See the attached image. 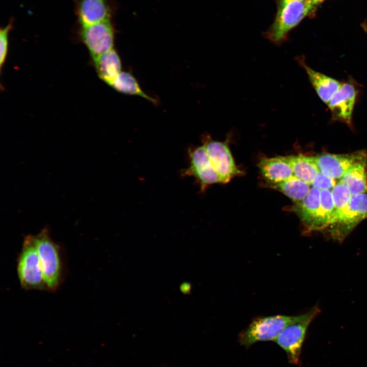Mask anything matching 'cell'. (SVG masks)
Wrapping results in <instances>:
<instances>
[{"instance_id":"6da1fadb","label":"cell","mask_w":367,"mask_h":367,"mask_svg":"<svg viewBox=\"0 0 367 367\" xmlns=\"http://www.w3.org/2000/svg\"><path fill=\"white\" fill-rule=\"evenodd\" d=\"M310 0H296L277 6L274 21L265 33L273 43L280 45L287 40L289 32L314 8Z\"/></svg>"},{"instance_id":"7a4b0ae2","label":"cell","mask_w":367,"mask_h":367,"mask_svg":"<svg viewBox=\"0 0 367 367\" xmlns=\"http://www.w3.org/2000/svg\"><path fill=\"white\" fill-rule=\"evenodd\" d=\"M33 237L46 287L49 290L55 291L60 285L63 277L60 248L51 240L46 228L37 234L33 235Z\"/></svg>"},{"instance_id":"3957f363","label":"cell","mask_w":367,"mask_h":367,"mask_svg":"<svg viewBox=\"0 0 367 367\" xmlns=\"http://www.w3.org/2000/svg\"><path fill=\"white\" fill-rule=\"evenodd\" d=\"M299 316L275 315L256 318L240 332L239 342L241 345L248 348L258 342L275 341L280 333L296 321Z\"/></svg>"},{"instance_id":"277c9868","label":"cell","mask_w":367,"mask_h":367,"mask_svg":"<svg viewBox=\"0 0 367 367\" xmlns=\"http://www.w3.org/2000/svg\"><path fill=\"white\" fill-rule=\"evenodd\" d=\"M319 312L320 309L316 306L300 314L298 319L286 326L275 340L286 353L290 363L295 365L300 363L302 347L307 328Z\"/></svg>"},{"instance_id":"5b68a950","label":"cell","mask_w":367,"mask_h":367,"mask_svg":"<svg viewBox=\"0 0 367 367\" xmlns=\"http://www.w3.org/2000/svg\"><path fill=\"white\" fill-rule=\"evenodd\" d=\"M17 271L20 284L24 289H47L33 235L26 236L24 239Z\"/></svg>"},{"instance_id":"8992f818","label":"cell","mask_w":367,"mask_h":367,"mask_svg":"<svg viewBox=\"0 0 367 367\" xmlns=\"http://www.w3.org/2000/svg\"><path fill=\"white\" fill-rule=\"evenodd\" d=\"M79 34L93 60L113 48L114 31L111 19L80 27Z\"/></svg>"},{"instance_id":"52a82bcc","label":"cell","mask_w":367,"mask_h":367,"mask_svg":"<svg viewBox=\"0 0 367 367\" xmlns=\"http://www.w3.org/2000/svg\"><path fill=\"white\" fill-rule=\"evenodd\" d=\"M312 156L320 171L335 180L340 179L354 166L367 164V152L365 151L343 154L322 153Z\"/></svg>"},{"instance_id":"ba28073f","label":"cell","mask_w":367,"mask_h":367,"mask_svg":"<svg viewBox=\"0 0 367 367\" xmlns=\"http://www.w3.org/2000/svg\"><path fill=\"white\" fill-rule=\"evenodd\" d=\"M205 147L212 163L216 170L221 183H227L242 171L236 166L227 144L213 140L209 136H204Z\"/></svg>"},{"instance_id":"9c48e42d","label":"cell","mask_w":367,"mask_h":367,"mask_svg":"<svg viewBox=\"0 0 367 367\" xmlns=\"http://www.w3.org/2000/svg\"><path fill=\"white\" fill-rule=\"evenodd\" d=\"M190 165L181 172L183 176H193L199 183L202 191L211 185L220 182L205 147L202 145L188 150Z\"/></svg>"},{"instance_id":"30bf717a","label":"cell","mask_w":367,"mask_h":367,"mask_svg":"<svg viewBox=\"0 0 367 367\" xmlns=\"http://www.w3.org/2000/svg\"><path fill=\"white\" fill-rule=\"evenodd\" d=\"M365 218H367V194L353 195L342 219L330 232L333 238L342 240Z\"/></svg>"},{"instance_id":"8fae6325","label":"cell","mask_w":367,"mask_h":367,"mask_svg":"<svg viewBox=\"0 0 367 367\" xmlns=\"http://www.w3.org/2000/svg\"><path fill=\"white\" fill-rule=\"evenodd\" d=\"M357 91L355 86L350 83L342 84L332 96L328 103L332 119L352 126V114Z\"/></svg>"},{"instance_id":"7c38bea8","label":"cell","mask_w":367,"mask_h":367,"mask_svg":"<svg viewBox=\"0 0 367 367\" xmlns=\"http://www.w3.org/2000/svg\"><path fill=\"white\" fill-rule=\"evenodd\" d=\"M75 12L80 27L111 19L110 0H75Z\"/></svg>"},{"instance_id":"4fadbf2b","label":"cell","mask_w":367,"mask_h":367,"mask_svg":"<svg viewBox=\"0 0 367 367\" xmlns=\"http://www.w3.org/2000/svg\"><path fill=\"white\" fill-rule=\"evenodd\" d=\"M296 59L306 72L310 83L320 99L327 104L342 84L333 78L312 69L305 62L304 56H298Z\"/></svg>"},{"instance_id":"5bb4252c","label":"cell","mask_w":367,"mask_h":367,"mask_svg":"<svg viewBox=\"0 0 367 367\" xmlns=\"http://www.w3.org/2000/svg\"><path fill=\"white\" fill-rule=\"evenodd\" d=\"M320 204V190L312 187L302 201L295 203L292 211L309 230H313Z\"/></svg>"},{"instance_id":"9a60e30c","label":"cell","mask_w":367,"mask_h":367,"mask_svg":"<svg viewBox=\"0 0 367 367\" xmlns=\"http://www.w3.org/2000/svg\"><path fill=\"white\" fill-rule=\"evenodd\" d=\"M258 166L270 184L280 182L294 175L291 166L281 156L262 159Z\"/></svg>"},{"instance_id":"2e32d148","label":"cell","mask_w":367,"mask_h":367,"mask_svg":"<svg viewBox=\"0 0 367 367\" xmlns=\"http://www.w3.org/2000/svg\"><path fill=\"white\" fill-rule=\"evenodd\" d=\"M93 60L99 77L111 86L121 69V60L116 51L113 48Z\"/></svg>"},{"instance_id":"e0dca14e","label":"cell","mask_w":367,"mask_h":367,"mask_svg":"<svg viewBox=\"0 0 367 367\" xmlns=\"http://www.w3.org/2000/svg\"><path fill=\"white\" fill-rule=\"evenodd\" d=\"M281 156L291 166L294 175L310 185L320 172L313 156L304 155Z\"/></svg>"},{"instance_id":"ac0fdd59","label":"cell","mask_w":367,"mask_h":367,"mask_svg":"<svg viewBox=\"0 0 367 367\" xmlns=\"http://www.w3.org/2000/svg\"><path fill=\"white\" fill-rule=\"evenodd\" d=\"M334 213L335 208L331 191L321 190L320 207L313 230L330 228L334 223Z\"/></svg>"},{"instance_id":"d6986e66","label":"cell","mask_w":367,"mask_h":367,"mask_svg":"<svg viewBox=\"0 0 367 367\" xmlns=\"http://www.w3.org/2000/svg\"><path fill=\"white\" fill-rule=\"evenodd\" d=\"M271 187L282 193L295 203L302 201L310 190V185L295 175L280 182L271 184Z\"/></svg>"},{"instance_id":"ffe728a7","label":"cell","mask_w":367,"mask_h":367,"mask_svg":"<svg viewBox=\"0 0 367 367\" xmlns=\"http://www.w3.org/2000/svg\"><path fill=\"white\" fill-rule=\"evenodd\" d=\"M366 165L360 164L354 166L340 179L348 187L352 195L367 192Z\"/></svg>"},{"instance_id":"44dd1931","label":"cell","mask_w":367,"mask_h":367,"mask_svg":"<svg viewBox=\"0 0 367 367\" xmlns=\"http://www.w3.org/2000/svg\"><path fill=\"white\" fill-rule=\"evenodd\" d=\"M110 86L119 92L140 96L153 103H155V100L142 90L134 76L128 72L121 71Z\"/></svg>"},{"instance_id":"7402d4cb","label":"cell","mask_w":367,"mask_h":367,"mask_svg":"<svg viewBox=\"0 0 367 367\" xmlns=\"http://www.w3.org/2000/svg\"><path fill=\"white\" fill-rule=\"evenodd\" d=\"M331 193L334 204L335 213L334 223L330 227L329 230L342 219L352 196L348 187L340 181L332 189Z\"/></svg>"},{"instance_id":"603a6c76","label":"cell","mask_w":367,"mask_h":367,"mask_svg":"<svg viewBox=\"0 0 367 367\" xmlns=\"http://www.w3.org/2000/svg\"><path fill=\"white\" fill-rule=\"evenodd\" d=\"M13 20H11L9 23L0 30V67L1 70L4 64L8 54L9 46V34L13 28Z\"/></svg>"},{"instance_id":"cb8c5ba5","label":"cell","mask_w":367,"mask_h":367,"mask_svg":"<svg viewBox=\"0 0 367 367\" xmlns=\"http://www.w3.org/2000/svg\"><path fill=\"white\" fill-rule=\"evenodd\" d=\"M312 187L319 190H330L336 185L335 179H333L321 172H319L316 177L311 184Z\"/></svg>"},{"instance_id":"d4e9b609","label":"cell","mask_w":367,"mask_h":367,"mask_svg":"<svg viewBox=\"0 0 367 367\" xmlns=\"http://www.w3.org/2000/svg\"><path fill=\"white\" fill-rule=\"evenodd\" d=\"M296 1V0H277V4H278V5H281L285 3L290 2V1Z\"/></svg>"},{"instance_id":"484cf974","label":"cell","mask_w":367,"mask_h":367,"mask_svg":"<svg viewBox=\"0 0 367 367\" xmlns=\"http://www.w3.org/2000/svg\"><path fill=\"white\" fill-rule=\"evenodd\" d=\"M314 5L319 4L324 0H310Z\"/></svg>"},{"instance_id":"4316f807","label":"cell","mask_w":367,"mask_h":367,"mask_svg":"<svg viewBox=\"0 0 367 367\" xmlns=\"http://www.w3.org/2000/svg\"><path fill=\"white\" fill-rule=\"evenodd\" d=\"M363 28H364L365 31L367 33V27H366V26H364V27H363Z\"/></svg>"}]
</instances>
